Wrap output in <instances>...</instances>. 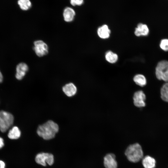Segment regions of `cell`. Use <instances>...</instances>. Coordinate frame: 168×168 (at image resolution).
Masks as SVG:
<instances>
[{
	"instance_id": "cell-1",
	"label": "cell",
	"mask_w": 168,
	"mask_h": 168,
	"mask_svg": "<svg viewBox=\"0 0 168 168\" xmlns=\"http://www.w3.org/2000/svg\"><path fill=\"white\" fill-rule=\"evenodd\" d=\"M58 126L54 121L49 120L38 127L37 133L45 140H49L54 137L58 132Z\"/></svg>"
},
{
	"instance_id": "cell-2",
	"label": "cell",
	"mask_w": 168,
	"mask_h": 168,
	"mask_svg": "<svg viewBox=\"0 0 168 168\" xmlns=\"http://www.w3.org/2000/svg\"><path fill=\"white\" fill-rule=\"evenodd\" d=\"M125 154L128 160L133 162H138L142 158L143 154L141 146L138 143L129 146Z\"/></svg>"
},
{
	"instance_id": "cell-3",
	"label": "cell",
	"mask_w": 168,
	"mask_h": 168,
	"mask_svg": "<svg viewBox=\"0 0 168 168\" xmlns=\"http://www.w3.org/2000/svg\"><path fill=\"white\" fill-rule=\"evenodd\" d=\"M155 74L157 79L168 82V61L162 60L159 61L155 68Z\"/></svg>"
},
{
	"instance_id": "cell-4",
	"label": "cell",
	"mask_w": 168,
	"mask_h": 168,
	"mask_svg": "<svg viewBox=\"0 0 168 168\" xmlns=\"http://www.w3.org/2000/svg\"><path fill=\"white\" fill-rule=\"evenodd\" d=\"M14 117L11 113L3 110L0 111V130L6 131L13 124Z\"/></svg>"
},
{
	"instance_id": "cell-5",
	"label": "cell",
	"mask_w": 168,
	"mask_h": 168,
	"mask_svg": "<svg viewBox=\"0 0 168 168\" xmlns=\"http://www.w3.org/2000/svg\"><path fill=\"white\" fill-rule=\"evenodd\" d=\"M33 49L39 57L46 55L49 52V47L47 44L41 40H36L34 42Z\"/></svg>"
},
{
	"instance_id": "cell-6",
	"label": "cell",
	"mask_w": 168,
	"mask_h": 168,
	"mask_svg": "<svg viewBox=\"0 0 168 168\" xmlns=\"http://www.w3.org/2000/svg\"><path fill=\"white\" fill-rule=\"evenodd\" d=\"M35 161L37 164L43 166H46L47 164L51 166L54 162V157L52 154L50 153H40L36 156Z\"/></svg>"
},
{
	"instance_id": "cell-7",
	"label": "cell",
	"mask_w": 168,
	"mask_h": 168,
	"mask_svg": "<svg viewBox=\"0 0 168 168\" xmlns=\"http://www.w3.org/2000/svg\"><path fill=\"white\" fill-rule=\"evenodd\" d=\"M146 95L144 92L141 90L136 91L133 96L134 105L138 107H142L146 105Z\"/></svg>"
},
{
	"instance_id": "cell-8",
	"label": "cell",
	"mask_w": 168,
	"mask_h": 168,
	"mask_svg": "<svg viewBox=\"0 0 168 168\" xmlns=\"http://www.w3.org/2000/svg\"><path fill=\"white\" fill-rule=\"evenodd\" d=\"M150 33V29L146 24L139 23L135 27L134 33L138 37L147 36Z\"/></svg>"
},
{
	"instance_id": "cell-9",
	"label": "cell",
	"mask_w": 168,
	"mask_h": 168,
	"mask_svg": "<svg viewBox=\"0 0 168 168\" xmlns=\"http://www.w3.org/2000/svg\"><path fill=\"white\" fill-rule=\"evenodd\" d=\"M28 69V67L26 63L23 62L19 63L16 68V78L18 80H21L26 75Z\"/></svg>"
},
{
	"instance_id": "cell-10",
	"label": "cell",
	"mask_w": 168,
	"mask_h": 168,
	"mask_svg": "<svg viewBox=\"0 0 168 168\" xmlns=\"http://www.w3.org/2000/svg\"><path fill=\"white\" fill-rule=\"evenodd\" d=\"M104 164L106 168L117 167V163L115 159V156L113 154H108L104 157Z\"/></svg>"
},
{
	"instance_id": "cell-11",
	"label": "cell",
	"mask_w": 168,
	"mask_h": 168,
	"mask_svg": "<svg viewBox=\"0 0 168 168\" xmlns=\"http://www.w3.org/2000/svg\"><path fill=\"white\" fill-rule=\"evenodd\" d=\"M75 15V12L71 7H67L63 10V19L66 22H69L72 21L74 19Z\"/></svg>"
},
{
	"instance_id": "cell-12",
	"label": "cell",
	"mask_w": 168,
	"mask_h": 168,
	"mask_svg": "<svg viewBox=\"0 0 168 168\" xmlns=\"http://www.w3.org/2000/svg\"><path fill=\"white\" fill-rule=\"evenodd\" d=\"M64 94L68 97H72L75 95L77 92V88L72 83L66 84L62 88Z\"/></svg>"
},
{
	"instance_id": "cell-13",
	"label": "cell",
	"mask_w": 168,
	"mask_h": 168,
	"mask_svg": "<svg viewBox=\"0 0 168 168\" xmlns=\"http://www.w3.org/2000/svg\"><path fill=\"white\" fill-rule=\"evenodd\" d=\"M110 30L106 25H103L99 27L97 30L98 36L102 39L108 38L110 36Z\"/></svg>"
},
{
	"instance_id": "cell-14",
	"label": "cell",
	"mask_w": 168,
	"mask_h": 168,
	"mask_svg": "<svg viewBox=\"0 0 168 168\" xmlns=\"http://www.w3.org/2000/svg\"><path fill=\"white\" fill-rule=\"evenodd\" d=\"M142 163L144 168H154L156 161L153 157L149 156H147L143 158Z\"/></svg>"
},
{
	"instance_id": "cell-15",
	"label": "cell",
	"mask_w": 168,
	"mask_h": 168,
	"mask_svg": "<svg viewBox=\"0 0 168 168\" xmlns=\"http://www.w3.org/2000/svg\"><path fill=\"white\" fill-rule=\"evenodd\" d=\"M21 131L17 126L13 127L9 131L8 138L11 139H16L19 138L21 135Z\"/></svg>"
},
{
	"instance_id": "cell-16",
	"label": "cell",
	"mask_w": 168,
	"mask_h": 168,
	"mask_svg": "<svg viewBox=\"0 0 168 168\" xmlns=\"http://www.w3.org/2000/svg\"><path fill=\"white\" fill-rule=\"evenodd\" d=\"M133 80L137 85L142 87L145 86L147 82L146 78L141 74L135 75L133 77Z\"/></svg>"
},
{
	"instance_id": "cell-17",
	"label": "cell",
	"mask_w": 168,
	"mask_h": 168,
	"mask_svg": "<svg viewBox=\"0 0 168 168\" xmlns=\"http://www.w3.org/2000/svg\"><path fill=\"white\" fill-rule=\"evenodd\" d=\"M105 57L106 60L111 63H116L118 58L117 54L111 51H108L106 53Z\"/></svg>"
},
{
	"instance_id": "cell-18",
	"label": "cell",
	"mask_w": 168,
	"mask_h": 168,
	"mask_svg": "<svg viewBox=\"0 0 168 168\" xmlns=\"http://www.w3.org/2000/svg\"><path fill=\"white\" fill-rule=\"evenodd\" d=\"M160 93L161 99L164 101L168 102V82L163 85L161 89Z\"/></svg>"
},
{
	"instance_id": "cell-19",
	"label": "cell",
	"mask_w": 168,
	"mask_h": 168,
	"mask_svg": "<svg viewBox=\"0 0 168 168\" xmlns=\"http://www.w3.org/2000/svg\"><path fill=\"white\" fill-rule=\"evenodd\" d=\"M17 4L20 8L24 11H26L30 9L32 6L31 2L29 0H19Z\"/></svg>"
},
{
	"instance_id": "cell-20",
	"label": "cell",
	"mask_w": 168,
	"mask_h": 168,
	"mask_svg": "<svg viewBox=\"0 0 168 168\" xmlns=\"http://www.w3.org/2000/svg\"><path fill=\"white\" fill-rule=\"evenodd\" d=\"M159 46L160 49L165 52L168 51V38H163L160 41Z\"/></svg>"
},
{
	"instance_id": "cell-21",
	"label": "cell",
	"mask_w": 168,
	"mask_h": 168,
	"mask_svg": "<svg viewBox=\"0 0 168 168\" xmlns=\"http://www.w3.org/2000/svg\"><path fill=\"white\" fill-rule=\"evenodd\" d=\"M83 0H71L70 1V4L73 6L81 5L83 4Z\"/></svg>"
},
{
	"instance_id": "cell-22",
	"label": "cell",
	"mask_w": 168,
	"mask_h": 168,
	"mask_svg": "<svg viewBox=\"0 0 168 168\" xmlns=\"http://www.w3.org/2000/svg\"><path fill=\"white\" fill-rule=\"evenodd\" d=\"M4 140L2 137H0V149L4 146Z\"/></svg>"
},
{
	"instance_id": "cell-23",
	"label": "cell",
	"mask_w": 168,
	"mask_h": 168,
	"mask_svg": "<svg viewBox=\"0 0 168 168\" xmlns=\"http://www.w3.org/2000/svg\"><path fill=\"white\" fill-rule=\"evenodd\" d=\"M5 163L3 161L0 160V168H5Z\"/></svg>"
},
{
	"instance_id": "cell-24",
	"label": "cell",
	"mask_w": 168,
	"mask_h": 168,
	"mask_svg": "<svg viewBox=\"0 0 168 168\" xmlns=\"http://www.w3.org/2000/svg\"><path fill=\"white\" fill-rule=\"evenodd\" d=\"M3 80V76L2 73L0 71V83H1Z\"/></svg>"
}]
</instances>
